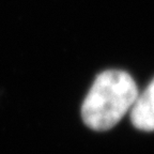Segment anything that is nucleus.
Returning a JSON list of instances; mask_svg holds the SVG:
<instances>
[{
  "label": "nucleus",
  "instance_id": "1",
  "mask_svg": "<svg viewBox=\"0 0 154 154\" xmlns=\"http://www.w3.org/2000/svg\"><path fill=\"white\" fill-rule=\"evenodd\" d=\"M137 96L136 82L128 73L104 71L97 75L82 103V120L91 130H110L132 108Z\"/></svg>",
  "mask_w": 154,
  "mask_h": 154
},
{
  "label": "nucleus",
  "instance_id": "2",
  "mask_svg": "<svg viewBox=\"0 0 154 154\" xmlns=\"http://www.w3.org/2000/svg\"><path fill=\"white\" fill-rule=\"evenodd\" d=\"M131 120L138 130L144 132L154 131V79L137 96L132 107Z\"/></svg>",
  "mask_w": 154,
  "mask_h": 154
}]
</instances>
